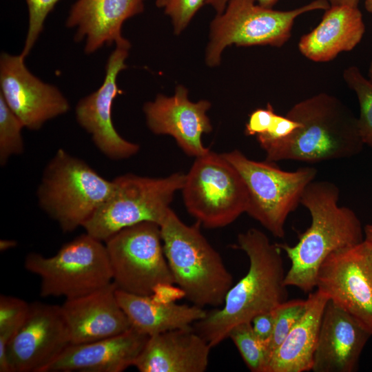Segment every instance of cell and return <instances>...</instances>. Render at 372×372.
<instances>
[{
	"label": "cell",
	"mask_w": 372,
	"mask_h": 372,
	"mask_svg": "<svg viewBox=\"0 0 372 372\" xmlns=\"http://www.w3.org/2000/svg\"><path fill=\"white\" fill-rule=\"evenodd\" d=\"M243 361L252 372H265L268 354L265 344L255 334L251 322L236 324L228 333Z\"/></svg>",
	"instance_id": "484cf974"
},
{
	"label": "cell",
	"mask_w": 372,
	"mask_h": 372,
	"mask_svg": "<svg viewBox=\"0 0 372 372\" xmlns=\"http://www.w3.org/2000/svg\"><path fill=\"white\" fill-rule=\"evenodd\" d=\"M273 310L256 316L251 322L255 334L265 344L266 347L273 329Z\"/></svg>",
	"instance_id": "836d02e7"
},
{
	"label": "cell",
	"mask_w": 372,
	"mask_h": 372,
	"mask_svg": "<svg viewBox=\"0 0 372 372\" xmlns=\"http://www.w3.org/2000/svg\"><path fill=\"white\" fill-rule=\"evenodd\" d=\"M149 336L131 329L121 334L70 344L44 372H121L133 366Z\"/></svg>",
	"instance_id": "ffe728a7"
},
{
	"label": "cell",
	"mask_w": 372,
	"mask_h": 372,
	"mask_svg": "<svg viewBox=\"0 0 372 372\" xmlns=\"http://www.w3.org/2000/svg\"><path fill=\"white\" fill-rule=\"evenodd\" d=\"M60 0H25L28 8L29 23L23 49L21 54L26 57L43 29L49 13Z\"/></svg>",
	"instance_id": "f546056e"
},
{
	"label": "cell",
	"mask_w": 372,
	"mask_h": 372,
	"mask_svg": "<svg viewBox=\"0 0 372 372\" xmlns=\"http://www.w3.org/2000/svg\"><path fill=\"white\" fill-rule=\"evenodd\" d=\"M255 1L229 0L225 10L212 21L206 52L208 65H218L223 51L232 44L282 47L291 37L298 17L330 7L327 0H314L293 10L280 11L257 5Z\"/></svg>",
	"instance_id": "9c48e42d"
},
{
	"label": "cell",
	"mask_w": 372,
	"mask_h": 372,
	"mask_svg": "<svg viewBox=\"0 0 372 372\" xmlns=\"http://www.w3.org/2000/svg\"><path fill=\"white\" fill-rule=\"evenodd\" d=\"M210 106L205 100L190 101L187 89L178 85L174 96L158 94L146 103L143 112L153 133L170 135L186 154L196 158L210 151L202 141L203 134L212 130L206 114Z\"/></svg>",
	"instance_id": "2e32d148"
},
{
	"label": "cell",
	"mask_w": 372,
	"mask_h": 372,
	"mask_svg": "<svg viewBox=\"0 0 372 372\" xmlns=\"http://www.w3.org/2000/svg\"><path fill=\"white\" fill-rule=\"evenodd\" d=\"M339 196L338 187L329 181H312L305 188L300 204L310 213L311 225L294 246L278 243L291 261L287 287L311 292L320 265L331 253L364 240L360 219L350 208L339 206Z\"/></svg>",
	"instance_id": "7a4b0ae2"
},
{
	"label": "cell",
	"mask_w": 372,
	"mask_h": 372,
	"mask_svg": "<svg viewBox=\"0 0 372 372\" xmlns=\"http://www.w3.org/2000/svg\"><path fill=\"white\" fill-rule=\"evenodd\" d=\"M368 76H369V78L372 81V60L369 67Z\"/></svg>",
	"instance_id": "b9f144b4"
},
{
	"label": "cell",
	"mask_w": 372,
	"mask_h": 372,
	"mask_svg": "<svg viewBox=\"0 0 372 372\" xmlns=\"http://www.w3.org/2000/svg\"><path fill=\"white\" fill-rule=\"evenodd\" d=\"M70 344L61 306L31 303L7 346L10 372H44Z\"/></svg>",
	"instance_id": "4fadbf2b"
},
{
	"label": "cell",
	"mask_w": 372,
	"mask_h": 372,
	"mask_svg": "<svg viewBox=\"0 0 372 372\" xmlns=\"http://www.w3.org/2000/svg\"><path fill=\"white\" fill-rule=\"evenodd\" d=\"M185 224L171 209L160 225L164 254L176 284L196 306L219 307L233 278L220 254L200 229Z\"/></svg>",
	"instance_id": "277c9868"
},
{
	"label": "cell",
	"mask_w": 372,
	"mask_h": 372,
	"mask_svg": "<svg viewBox=\"0 0 372 372\" xmlns=\"http://www.w3.org/2000/svg\"><path fill=\"white\" fill-rule=\"evenodd\" d=\"M222 155L245 183L248 193L246 213L273 236L283 238L287 217L300 203L305 188L316 178V169L304 167L287 172L273 162L251 160L238 149Z\"/></svg>",
	"instance_id": "52a82bcc"
},
{
	"label": "cell",
	"mask_w": 372,
	"mask_h": 372,
	"mask_svg": "<svg viewBox=\"0 0 372 372\" xmlns=\"http://www.w3.org/2000/svg\"><path fill=\"white\" fill-rule=\"evenodd\" d=\"M168 0H156V5L158 8H165Z\"/></svg>",
	"instance_id": "60d3db41"
},
{
	"label": "cell",
	"mask_w": 372,
	"mask_h": 372,
	"mask_svg": "<svg viewBox=\"0 0 372 372\" xmlns=\"http://www.w3.org/2000/svg\"><path fill=\"white\" fill-rule=\"evenodd\" d=\"M206 0H168L165 12L172 19L174 32L180 34Z\"/></svg>",
	"instance_id": "4dcf8cb0"
},
{
	"label": "cell",
	"mask_w": 372,
	"mask_h": 372,
	"mask_svg": "<svg viewBox=\"0 0 372 372\" xmlns=\"http://www.w3.org/2000/svg\"><path fill=\"white\" fill-rule=\"evenodd\" d=\"M114 187L84 161L59 149L45 168L37 189L39 207L63 232L84 223L111 195Z\"/></svg>",
	"instance_id": "5b68a950"
},
{
	"label": "cell",
	"mask_w": 372,
	"mask_h": 372,
	"mask_svg": "<svg viewBox=\"0 0 372 372\" xmlns=\"http://www.w3.org/2000/svg\"><path fill=\"white\" fill-rule=\"evenodd\" d=\"M258 4L262 7L272 8L278 0H256ZM229 0H206L205 3L211 6L218 14L222 13L227 4Z\"/></svg>",
	"instance_id": "d590c367"
},
{
	"label": "cell",
	"mask_w": 372,
	"mask_h": 372,
	"mask_svg": "<svg viewBox=\"0 0 372 372\" xmlns=\"http://www.w3.org/2000/svg\"><path fill=\"white\" fill-rule=\"evenodd\" d=\"M330 6H349L358 7L359 0H327Z\"/></svg>",
	"instance_id": "8d00e7d4"
},
{
	"label": "cell",
	"mask_w": 372,
	"mask_h": 372,
	"mask_svg": "<svg viewBox=\"0 0 372 372\" xmlns=\"http://www.w3.org/2000/svg\"><path fill=\"white\" fill-rule=\"evenodd\" d=\"M371 335L329 300L320 324L311 371L352 372Z\"/></svg>",
	"instance_id": "d6986e66"
},
{
	"label": "cell",
	"mask_w": 372,
	"mask_h": 372,
	"mask_svg": "<svg viewBox=\"0 0 372 372\" xmlns=\"http://www.w3.org/2000/svg\"><path fill=\"white\" fill-rule=\"evenodd\" d=\"M343 79L358 100L360 116L358 125L362 140L364 145L372 148V81L364 76L355 65L344 70Z\"/></svg>",
	"instance_id": "d4e9b609"
},
{
	"label": "cell",
	"mask_w": 372,
	"mask_h": 372,
	"mask_svg": "<svg viewBox=\"0 0 372 372\" xmlns=\"http://www.w3.org/2000/svg\"><path fill=\"white\" fill-rule=\"evenodd\" d=\"M114 282L81 297L66 299L61 306L71 344L91 342L132 329L121 307Z\"/></svg>",
	"instance_id": "e0dca14e"
},
{
	"label": "cell",
	"mask_w": 372,
	"mask_h": 372,
	"mask_svg": "<svg viewBox=\"0 0 372 372\" xmlns=\"http://www.w3.org/2000/svg\"><path fill=\"white\" fill-rule=\"evenodd\" d=\"M181 191L187 211L207 228L225 227L246 212L245 183L222 154L196 157Z\"/></svg>",
	"instance_id": "30bf717a"
},
{
	"label": "cell",
	"mask_w": 372,
	"mask_h": 372,
	"mask_svg": "<svg viewBox=\"0 0 372 372\" xmlns=\"http://www.w3.org/2000/svg\"><path fill=\"white\" fill-rule=\"evenodd\" d=\"M329 298L319 290L309 293L304 313L270 355L265 372H304L312 369L320 324Z\"/></svg>",
	"instance_id": "603a6c76"
},
{
	"label": "cell",
	"mask_w": 372,
	"mask_h": 372,
	"mask_svg": "<svg viewBox=\"0 0 372 372\" xmlns=\"http://www.w3.org/2000/svg\"><path fill=\"white\" fill-rule=\"evenodd\" d=\"M365 32L362 14L358 7L330 6L319 24L301 37L300 53L315 62H328L340 53L352 50Z\"/></svg>",
	"instance_id": "7402d4cb"
},
{
	"label": "cell",
	"mask_w": 372,
	"mask_h": 372,
	"mask_svg": "<svg viewBox=\"0 0 372 372\" xmlns=\"http://www.w3.org/2000/svg\"><path fill=\"white\" fill-rule=\"evenodd\" d=\"M300 123L287 116L276 114L269 129L264 134L256 136L258 143L279 140L291 134Z\"/></svg>",
	"instance_id": "d6a6232c"
},
{
	"label": "cell",
	"mask_w": 372,
	"mask_h": 372,
	"mask_svg": "<svg viewBox=\"0 0 372 372\" xmlns=\"http://www.w3.org/2000/svg\"><path fill=\"white\" fill-rule=\"evenodd\" d=\"M234 247L247 256V273L229 289L221 309L207 312L194 324L195 331L211 348L227 338L236 324L251 322L256 316L275 309L287 299L282 250L278 243H271L264 232L251 228L238 234Z\"/></svg>",
	"instance_id": "6da1fadb"
},
{
	"label": "cell",
	"mask_w": 372,
	"mask_h": 372,
	"mask_svg": "<svg viewBox=\"0 0 372 372\" xmlns=\"http://www.w3.org/2000/svg\"><path fill=\"white\" fill-rule=\"evenodd\" d=\"M17 245V241L13 240H1L0 250L1 251H4L8 249L15 247Z\"/></svg>",
	"instance_id": "74e56055"
},
{
	"label": "cell",
	"mask_w": 372,
	"mask_h": 372,
	"mask_svg": "<svg viewBox=\"0 0 372 372\" xmlns=\"http://www.w3.org/2000/svg\"><path fill=\"white\" fill-rule=\"evenodd\" d=\"M116 295L132 329L148 336L189 328L207 313L203 307L195 304H161L150 296L133 294L118 289Z\"/></svg>",
	"instance_id": "cb8c5ba5"
},
{
	"label": "cell",
	"mask_w": 372,
	"mask_h": 372,
	"mask_svg": "<svg viewBox=\"0 0 372 372\" xmlns=\"http://www.w3.org/2000/svg\"><path fill=\"white\" fill-rule=\"evenodd\" d=\"M306 308L307 300L298 299L286 300L273 310V329L267 346L268 360L271 353L282 343L289 333L303 316Z\"/></svg>",
	"instance_id": "83f0119b"
},
{
	"label": "cell",
	"mask_w": 372,
	"mask_h": 372,
	"mask_svg": "<svg viewBox=\"0 0 372 372\" xmlns=\"http://www.w3.org/2000/svg\"><path fill=\"white\" fill-rule=\"evenodd\" d=\"M130 46L118 45L108 57L105 76L101 87L82 98L75 109L79 125L91 135L96 148L112 160H123L135 155L140 149L136 143L123 138L116 130L112 120L113 101L119 90L118 73L125 69Z\"/></svg>",
	"instance_id": "9a60e30c"
},
{
	"label": "cell",
	"mask_w": 372,
	"mask_h": 372,
	"mask_svg": "<svg viewBox=\"0 0 372 372\" xmlns=\"http://www.w3.org/2000/svg\"><path fill=\"white\" fill-rule=\"evenodd\" d=\"M317 289L352 316L372 335V244H359L331 253L322 263Z\"/></svg>",
	"instance_id": "7c38bea8"
},
{
	"label": "cell",
	"mask_w": 372,
	"mask_h": 372,
	"mask_svg": "<svg viewBox=\"0 0 372 372\" xmlns=\"http://www.w3.org/2000/svg\"><path fill=\"white\" fill-rule=\"evenodd\" d=\"M105 246L117 289L151 296L156 285L174 284L158 224L143 222L125 228L106 240Z\"/></svg>",
	"instance_id": "8fae6325"
},
{
	"label": "cell",
	"mask_w": 372,
	"mask_h": 372,
	"mask_svg": "<svg viewBox=\"0 0 372 372\" xmlns=\"http://www.w3.org/2000/svg\"><path fill=\"white\" fill-rule=\"evenodd\" d=\"M276 114L270 103H267L265 108L254 110L246 124L245 134L256 136L265 133L272 125Z\"/></svg>",
	"instance_id": "1f68e13d"
},
{
	"label": "cell",
	"mask_w": 372,
	"mask_h": 372,
	"mask_svg": "<svg viewBox=\"0 0 372 372\" xmlns=\"http://www.w3.org/2000/svg\"><path fill=\"white\" fill-rule=\"evenodd\" d=\"M150 296L158 303L170 304L185 298V293L178 286L175 287L174 284L162 282L154 287Z\"/></svg>",
	"instance_id": "e575fe53"
},
{
	"label": "cell",
	"mask_w": 372,
	"mask_h": 372,
	"mask_svg": "<svg viewBox=\"0 0 372 372\" xmlns=\"http://www.w3.org/2000/svg\"><path fill=\"white\" fill-rule=\"evenodd\" d=\"M364 6L366 11L372 13V0H365Z\"/></svg>",
	"instance_id": "ab89813d"
},
{
	"label": "cell",
	"mask_w": 372,
	"mask_h": 372,
	"mask_svg": "<svg viewBox=\"0 0 372 372\" xmlns=\"http://www.w3.org/2000/svg\"><path fill=\"white\" fill-rule=\"evenodd\" d=\"M185 180V174L180 172L165 178L132 174L119 176L113 180L111 195L83 227L85 233L105 242L121 230L141 223L152 222L160 226Z\"/></svg>",
	"instance_id": "8992f818"
},
{
	"label": "cell",
	"mask_w": 372,
	"mask_h": 372,
	"mask_svg": "<svg viewBox=\"0 0 372 372\" xmlns=\"http://www.w3.org/2000/svg\"><path fill=\"white\" fill-rule=\"evenodd\" d=\"M364 239L372 244V225H366L364 229Z\"/></svg>",
	"instance_id": "f35d334b"
},
{
	"label": "cell",
	"mask_w": 372,
	"mask_h": 372,
	"mask_svg": "<svg viewBox=\"0 0 372 372\" xmlns=\"http://www.w3.org/2000/svg\"><path fill=\"white\" fill-rule=\"evenodd\" d=\"M286 116L300 126L285 138L259 144L267 161L314 163L350 158L363 149L358 118L334 96L322 92L309 97Z\"/></svg>",
	"instance_id": "3957f363"
},
{
	"label": "cell",
	"mask_w": 372,
	"mask_h": 372,
	"mask_svg": "<svg viewBox=\"0 0 372 372\" xmlns=\"http://www.w3.org/2000/svg\"><path fill=\"white\" fill-rule=\"evenodd\" d=\"M24 267L39 277L43 298L72 299L113 282L105 245L87 233L63 245L51 257L30 253Z\"/></svg>",
	"instance_id": "ba28073f"
},
{
	"label": "cell",
	"mask_w": 372,
	"mask_h": 372,
	"mask_svg": "<svg viewBox=\"0 0 372 372\" xmlns=\"http://www.w3.org/2000/svg\"><path fill=\"white\" fill-rule=\"evenodd\" d=\"M211 347L192 327L149 337L133 366L140 372H204Z\"/></svg>",
	"instance_id": "44dd1931"
},
{
	"label": "cell",
	"mask_w": 372,
	"mask_h": 372,
	"mask_svg": "<svg viewBox=\"0 0 372 372\" xmlns=\"http://www.w3.org/2000/svg\"><path fill=\"white\" fill-rule=\"evenodd\" d=\"M23 123L0 94V164L3 166L12 156L23 152Z\"/></svg>",
	"instance_id": "4316f807"
},
{
	"label": "cell",
	"mask_w": 372,
	"mask_h": 372,
	"mask_svg": "<svg viewBox=\"0 0 372 372\" xmlns=\"http://www.w3.org/2000/svg\"><path fill=\"white\" fill-rule=\"evenodd\" d=\"M145 0H77L71 7L65 25L76 28L75 41L85 40V52L92 54L113 43L130 46L121 34L127 19L143 12Z\"/></svg>",
	"instance_id": "ac0fdd59"
},
{
	"label": "cell",
	"mask_w": 372,
	"mask_h": 372,
	"mask_svg": "<svg viewBox=\"0 0 372 372\" xmlns=\"http://www.w3.org/2000/svg\"><path fill=\"white\" fill-rule=\"evenodd\" d=\"M0 89L7 105L30 130H39L45 123L70 109L68 99L56 86L44 83L28 69L21 54H1Z\"/></svg>",
	"instance_id": "5bb4252c"
},
{
	"label": "cell",
	"mask_w": 372,
	"mask_h": 372,
	"mask_svg": "<svg viewBox=\"0 0 372 372\" xmlns=\"http://www.w3.org/2000/svg\"><path fill=\"white\" fill-rule=\"evenodd\" d=\"M30 304L25 300L1 294L0 296V349L8 344L25 318Z\"/></svg>",
	"instance_id": "f1b7e54d"
}]
</instances>
